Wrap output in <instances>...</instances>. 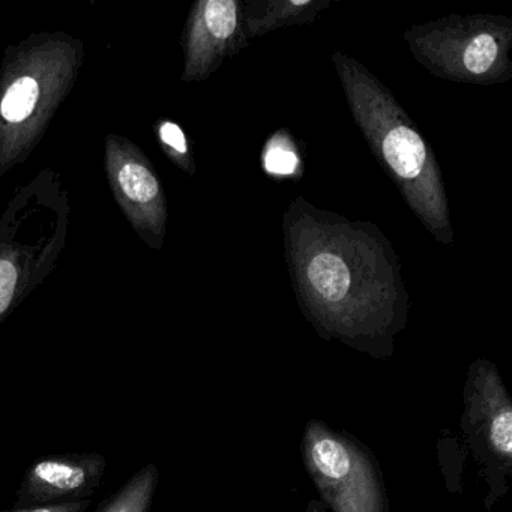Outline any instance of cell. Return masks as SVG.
<instances>
[{"label":"cell","mask_w":512,"mask_h":512,"mask_svg":"<svg viewBox=\"0 0 512 512\" xmlns=\"http://www.w3.org/2000/svg\"><path fill=\"white\" fill-rule=\"evenodd\" d=\"M337 65L353 115L368 142L425 226L446 242L451 226L445 191L439 167L424 140L394 98L370 74L346 58L338 59Z\"/></svg>","instance_id":"1"},{"label":"cell","mask_w":512,"mask_h":512,"mask_svg":"<svg viewBox=\"0 0 512 512\" xmlns=\"http://www.w3.org/2000/svg\"><path fill=\"white\" fill-rule=\"evenodd\" d=\"M305 467L334 512H388L385 482L370 451L346 433L310 421L302 439Z\"/></svg>","instance_id":"2"},{"label":"cell","mask_w":512,"mask_h":512,"mask_svg":"<svg viewBox=\"0 0 512 512\" xmlns=\"http://www.w3.org/2000/svg\"><path fill=\"white\" fill-rule=\"evenodd\" d=\"M463 430L487 473L500 487L512 470V406L496 367L478 361L464 388Z\"/></svg>","instance_id":"3"},{"label":"cell","mask_w":512,"mask_h":512,"mask_svg":"<svg viewBox=\"0 0 512 512\" xmlns=\"http://www.w3.org/2000/svg\"><path fill=\"white\" fill-rule=\"evenodd\" d=\"M106 469V457L98 452H68L38 458L20 482L14 508L88 500L100 488Z\"/></svg>","instance_id":"4"},{"label":"cell","mask_w":512,"mask_h":512,"mask_svg":"<svg viewBox=\"0 0 512 512\" xmlns=\"http://www.w3.org/2000/svg\"><path fill=\"white\" fill-rule=\"evenodd\" d=\"M238 29V4L233 0H209L200 5L191 49L197 59L208 61L215 50L224 49Z\"/></svg>","instance_id":"5"},{"label":"cell","mask_w":512,"mask_h":512,"mask_svg":"<svg viewBox=\"0 0 512 512\" xmlns=\"http://www.w3.org/2000/svg\"><path fill=\"white\" fill-rule=\"evenodd\" d=\"M160 472L154 463L134 473L119 490L104 499L95 512H151Z\"/></svg>","instance_id":"6"},{"label":"cell","mask_w":512,"mask_h":512,"mask_svg":"<svg viewBox=\"0 0 512 512\" xmlns=\"http://www.w3.org/2000/svg\"><path fill=\"white\" fill-rule=\"evenodd\" d=\"M116 184L125 202L157 211L161 208V190L154 173L139 160L122 164L116 172Z\"/></svg>","instance_id":"7"},{"label":"cell","mask_w":512,"mask_h":512,"mask_svg":"<svg viewBox=\"0 0 512 512\" xmlns=\"http://www.w3.org/2000/svg\"><path fill=\"white\" fill-rule=\"evenodd\" d=\"M500 44L493 32L482 31L461 46V65L473 76H484L499 61Z\"/></svg>","instance_id":"8"},{"label":"cell","mask_w":512,"mask_h":512,"mask_svg":"<svg viewBox=\"0 0 512 512\" xmlns=\"http://www.w3.org/2000/svg\"><path fill=\"white\" fill-rule=\"evenodd\" d=\"M40 98V86L32 77H20L0 103V115L8 122H22L31 116Z\"/></svg>","instance_id":"9"},{"label":"cell","mask_w":512,"mask_h":512,"mask_svg":"<svg viewBox=\"0 0 512 512\" xmlns=\"http://www.w3.org/2000/svg\"><path fill=\"white\" fill-rule=\"evenodd\" d=\"M265 163L268 172L277 173V175H290L298 166V158L290 149L277 145L268 149Z\"/></svg>","instance_id":"10"},{"label":"cell","mask_w":512,"mask_h":512,"mask_svg":"<svg viewBox=\"0 0 512 512\" xmlns=\"http://www.w3.org/2000/svg\"><path fill=\"white\" fill-rule=\"evenodd\" d=\"M161 140L166 143L169 148L178 154H187V139H185L184 133L178 125L173 122H164L160 128Z\"/></svg>","instance_id":"11"},{"label":"cell","mask_w":512,"mask_h":512,"mask_svg":"<svg viewBox=\"0 0 512 512\" xmlns=\"http://www.w3.org/2000/svg\"><path fill=\"white\" fill-rule=\"evenodd\" d=\"M91 499L82 502L58 503V505L31 506V508H13L5 512H86Z\"/></svg>","instance_id":"12"}]
</instances>
